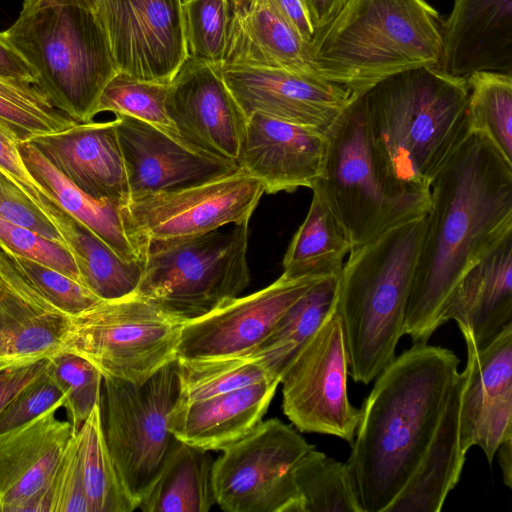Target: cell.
Wrapping results in <instances>:
<instances>
[{"label": "cell", "instance_id": "29", "mask_svg": "<svg viewBox=\"0 0 512 512\" xmlns=\"http://www.w3.org/2000/svg\"><path fill=\"white\" fill-rule=\"evenodd\" d=\"M22 161L36 183L125 260H145L146 242L134 229L122 204L96 199L70 182L29 142L17 143Z\"/></svg>", "mask_w": 512, "mask_h": 512}, {"label": "cell", "instance_id": "38", "mask_svg": "<svg viewBox=\"0 0 512 512\" xmlns=\"http://www.w3.org/2000/svg\"><path fill=\"white\" fill-rule=\"evenodd\" d=\"M0 123L18 141L65 130L76 121L57 109L34 84L0 78Z\"/></svg>", "mask_w": 512, "mask_h": 512}, {"label": "cell", "instance_id": "37", "mask_svg": "<svg viewBox=\"0 0 512 512\" xmlns=\"http://www.w3.org/2000/svg\"><path fill=\"white\" fill-rule=\"evenodd\" d=\"M176 362L179 380L177 401L205 399L259 382L274 380L265 367L250 355L176 359Z\"/></svg>", "mask_w": 512, "mask_h": 512}, {"label": "cell", "instance_id": "23", "mask_svg": "<svg viewBox=\"0 0 512 512\" xmlns=\"http://www.w3.org/2000/svg\"><path fill=\"white\" fill-rule=\"evenodd\" d=\"M27 141L86 194L122 205L128 202L129 188L115 119L77 123Z\"/></svg>", "mask_w": 512, "mask_h": 512}, {"label": "cell", "instance_id": "10", "mask_svg": "<svg viewBox=\"0 0 512 512\" xmlns=\"http://www.w3.org/2000/svg\"><path fill=\"white\" fill-rule=\"evenodd\" d=\"M178 394L176 360L142 383L103 377L101 413L105 440L137 508L178 442L169 430V416Z\"/></svg>", "mask_w": 512, "mask_h": 512}, {"label": "cell", "instance_id": "28", "mask_svg": "<svg viewBox=\"0 0 512 512\" xmlns=\"http://www.w3.org/2000/svg\"><path fill=\"white\" fill-rule=\"evenodd\" d=\"M309 48L269 0H235L221 67L250 66L316 73L310 63Z\"/></svg>", "mask_w": 512, "mask_h": 512}, {"label": "cell", "instance_id": "21", "mask_svg": "<svg viewBox=\"0 0 512 512\" xmlns=\"http://www.w3.org/2000/svg\"><path fill=\"white\" fill-rule=\"evenodd\" d=\"M326 143V134L319 130L253 113L247 118L236 163L263 185L265 193H290L314 184Z\"/></svg>", "mask_w": 512, "mask_h": 512}, {"label": "cell", "instance_id": "15", "mask_svg": "<svg viewBox=\"0 0 512 512\" xmlns=\"http://www.w3.org/2000/svg\"><path fill=\"white\" fill-rule=\"evenodd\" d=\"M323 278H290L282 274L257 292L238 296L201 317L184 322L177 359L250 355L269 337L284 313Z\"/></svg>", "mask_w": 512, "mask_h": 512}, {"label": "cell", "instance_id": "33", "mask_svg": "<svg viewBox=\"0 0 512 512\" xmlns=\"http://www.w3.org/2000/svg\"><path fill=\"white\" fill-rule=\"evenodd\" d=\"M313 196L307 215L283 258V273L290 278L336 276L352 245L349 236L323 198Z\"/></svg>", "mask_w": 512, "mask_h": 512}, {"label": "cell", "instance_id": "3", "mask_svg": "<svg viewBox=\"0 0 512 512\" xmlns=\"http://www.w3.org/2000/svg\"><path fill=\"white\" fill-rule=\"evenodd\" d=\"M356 95L387 185L397 194L430 200L434 178L469 133L466 78L424 66Z\"/></svg>", "mask_w": 512, "mask_h": 512}, {"label": "cell", "instance_id": "24", "mask_svg": "<svg viewBox=\"0 0 512 512\" xmlns=\"http://www.w3.org/2000/svg\"><path fill=\"white\" fill-rule=\"evenodd\" d=\"M441 39L440 71L462 78L482 71L512 75V0H454Z\"/></svg>", "mask_w": 512, "mask_h": 512}, {"label": "cell", "instance_id": "47", "mask_svg": "<svg viewBox=\"0 0 512 512\" xmlns=\"http://www.w3.org/2000/svg\"><path fill=\"white\" fill-rule=\"evenodd\" d=\"M49 358L0 371V412L23 388L39 378L47 369Z\"/></svg>", "mask_w": 512, "mask_h": 512}, {"label": "cell", "instance_id": "1", "mask_svg": "<svg viewBox=\"0 0 512 512\" xmlns=\"http://www.w3.org/2000/svg\"><path fill=\"white\" fill-rule=\"evenodd\" d=\"M510 234L512 164L487 136L469 131L430 187L403 335L427 343L461 277Z\"/></svg>", "mask_w": 512, "mask_h": 512}, {"label": "cell", "instance_id": "52", "mask_svg": "<svg viewBox=\"0 0 512 512\" xmlns=\"http://www.w3.org/2000/svg\"><path fill=\"white\" fill-rule=\"evenodd\" d=\"M498 462L503 475V482L512 487V438L506 439L497 449Z\"/></svg>", "mask_w": 512, "mask_h": 512}, {"label": "cell", "instance_id": "32", "mask_svg": "<svg viewBox=\"0 0 512 512\" xmlns=\"http://www.w3.org/2000/svg\"><path fill=\"white\" fill-rule=\"evenodd\" d=\"M338 275L313 285L280 318L269 337L250 354L280 383L289 365L336 306Z\"/></svg>", "mask_w": 512, "mask_h": 512}, {"label": "cell", "instance_id": "18", "mask_svg": "<svg viewBox=\"0 0 512 512\" xmlns=\"http://www.w3.org/2000/svg\"><path fill=\"white\" fill-rule=\"evenodd\" d=\"M129 199L204 182L238 168L149 123L116 115ZM129 201V200H128Z\"/></svg>", "mask_w": 512, "mask_h": 512}, {"label": "cell", "instance_id": "7", "mask_svg": "<svg viewBox=\"0 0 512 512\" xmlns=\"http://www.w3.org/2000/svg\"><path fill=\"white\" fill-rule=\"evenodd\" d=\"M248 223L226 231L148 239L135 293L183 322L238 297L250 282Z\"/></svg>", "mask_w": 512, "mask_h": 512}, {"label": "cell", "instance_id": "8", "mask_svg": "<svg viewBox=\"0 0 512 512\" xmlns=\"http://www.w3.org/2000/svg\"><path fill=\"white\" fill-rule=\"evenodd\" d=\"M326 137L321 172L310 189L323 198L346 230L351 251L427 213L430 200L397 194L382 177L356 94Z\"/></svg>", "mask_w": 512, "mask_h": 512}, {"label": "cell", "instance_id": "51", "mask_svg": "<svg viewBox=\"0 0 512 512\" xmlns=\"http://www.w3.org/2000/svg\"><path fill=\"white\" fill-rule=\"evenodd\" d=\"M97 0H25L21 13H29L46 6H79L95 10Z\"/></svg>", "mask_w": 512, "mask_h": 512}, {"label": "cell", "instance_id": "49", "mask_svg": "<svg viewBox=\"0 0 512 512\" xmlns=\"http://www.w3.org/2000/svg\"><path fill=\"white\" fill-rule=\"evenodd\" d=\"M0 78L34 85L37 80L34 69L8 42L4 32L0 33Z\"/></svg>", "mask_w": 512, "mask_h": 512}, {"label": "cell", "instance_id": "4", "mask_svg": "<svg viewBox=\"0 0 512 512\" xmlns=\"http://www.w3.org/2000/svg\"><path fill=\"white\" fill-rule=\"evenodd\" d=\"M437 11L425 0H345L316 32L310 63L319 76L360 93L394 74L436 66Z\"/></svg>", "mask_w": 512, "mask_h": 512}, {"label": "cell", "instance_id": "31", "mask_svg": "<svg viewBox=\"0 0 512 512\" xmlns=\"http://www.w3.org/2000/svg\"><path fill=\"white\" fill-rule=\"evenodd\" d=\"M213 463L209 451L178 440L138 509L144 512H208L216 504Z\"/></svg>", "mask_w": 512, "mask_h": 512}, {"label": "cell", "instance_id": "48", "mask_svg": "<svg viewBox=\"0 0 512 512\" xmlns=\"http://www.w3.org/2000/svg\"><path fill=\"white\" fill-rule=\"evenodd\" d=\"M278 13L297 32L301 39L310 46L316 28L305 0H269Z\"/></svg>", "mask_w": 512, "mask_h": 512}, {"label": "cell", "instance_id": "11", "mask_svg": "<svg viewBox=\"0 0 512 512\" xmlns=\"http://www.w3.org/2000/svg\"><path fill=\"white\" fill-rule=\"evenodd\" d=\"M314 447L278 418L261 421L214 460L216 504L229 512H299L293 469Z\"/></svg>", "mask_w": 512, "mask_h": 512}, {"label": "cell", "instance_id": "25", "mask_svg": "<svg viewBox=\"0 0 512 512\" xmlns=\"http://www.w3.org/2000/svg\"><path fill=\"white\" fill-rule=\"evenodd\" d=\"M457 323L465 343L480 349L512 322V234L477 261L451 291L442 323Z\"/></svg>", "mask_w": 512, "mask_h": 512}, {"label": "cell", "instance_id": "14", "mask_svg": "<svg viewBox=\"0 0 512 512\" xmlns=\"http://www.w3.org/2000/svg\"><path fill=\"white\" fill-rule=\"evenodd\" d=\"M118 72L170 84L188 58L182 0H97Z\"/></svg>", "mask_w": 512, "mask_h": 512}, {"label": "cell", "instance_id": "22", "mask_svg": "<svg viewBox=\"0 0 512 512\" xmlns=\"http://www.w3.org/2000/svg\"><path fill=\"white\" fill-rule=\"evenodd\" d=\"M71 316L40 294L0 246V371L61 352Z\"/></svg>", "mask_w": 512, "mask_h": 512}, {"label": "cell", "instance_id": "41", "mask_svg": "<svg viewBox=\"0 0 512 512\" xmlns=\"http://www.w3.org/2000/svg\"><path fill=\"white\" fill-rule=\"evenodd\" d=\"M47 372L60 388L68 421L77 431L101 403L103 375L84 358L63 351L49 357Z\"/></svg>", "mask_w": 512, "mask_h": 512}, {"label": "cell", "instance_id": "30", "mask_svg": "<svg viewBox=\"0 0 512 512\" xmlns=\"http://www.w3.org/2000/svg\"><path fill=\"white\" fill-rule=\"evenodd\" d=\"M43 212L56 227L77 266L81 283L101 300L136 292L145 260H125L86 226L43 197Z\"/></svg>", "mask_w": 512, "mask_h": 512}, {"label": "cell", "instance_id": "9", "mask_svg": "<svg viewBox=\"0 0 512 512\" xmlns=\"http://www.w3.org/2000/svg\"><path fill=\"white\" fill-rule=\"evenodd\" d=\"M183 324L133 293L71 316L61 351L84 358L103 377L142 383L177 359Z\"/></svg>", "mask_w": 512, "mask_h": 512}, {"label": "cell", "instance_id": "12", "mask_svg": "<svg viewBox=\"0 0 512 512\" xmlns=\"http://www.w3.org/2000/svg\"><path fill=\"white\" fill-rule=\"evenodd\" d=\"M348 355L335 306L282 376V409L300 432L353 442L361 408L347 391Z\"/></svg>", "mask_w": 512, "mask_h": 512}, {"label": "cell", "instance_id": "27", "mask_svg": "<svg viewBox=\"0 0 512 512\" xmlns=\"http://www.w3.org/2000/svg\"><path fill=\"white\" fill-rule=\"evenodd\" d=\"M468 369L458 373L445 409L418 465L387 512H439L465 463L460 416Z\"/></svg>", "mask_w": 512, "mask_h": 512}, {"label": "cell", "instance_id": "17", "mask_svg": "<svg viewBox=\"0 0 512 512\" xmlns=\"http://www.w3.org/2000/svg\"><path fill=\"white\" fill-rule=\"evenodd\" d=\"M165 108L184 141L237 161L247 117L225 84L220 67L188 57L169 84Z\"/></svg>", "mask_w": 512, "mask_h": 512}, {"label": "cell", "instance_id": "35", "mask_svg": "<svg viewBox=\"0 0 512 512\" xmlns=\"http://www.w3.org/2000/svg\"><path fill=\"white\" fill-rule=\"evenodd\" d=\"M299 512H362L346 463L315 447L294 466Z\"/></svg>", "mask_w": 512, "mask_h": 512}, {"label": "cell", "instance_id": "46", "mask_svg": "<svg viewBox=\"0 0 512 512\" xmlns=\"http://www.w3.org/2000/svg\"><path fill=\"white\" fill-rule=\"evenodd\" d=\"M17 143L15 135L0 123V170L42 210L43 197L50 196L27 171Z\"/></svg>", "mask_w": 512, "mask_h": 512}, {"label": "cell", "instance_id": "13", "mask_svg": "<svg viewBox=\"0 0 512 512\" xmlns=\"http://www.w3.org/2000/svg\"><path fill=\"white\" fill-rule=\"evenodd\" d=\"M263 185L241 168L194 185L144 194L123 205L145 240L192 236L249 222Z\"/></svg>", "mask_w": 512, "mask_h": 512}, {"label": "cell", "instance_id": "2", "mask_svg": "<svg viewBox=\"0 0 512 512\" xmlns=\"http://www.w3.org/2000/svg\"><path fill=\"white\" fill-rule=\"evenodd\" d=\"M458 367L453 351L414 343L376 376L345 462L362 512H387L414 472Z\"/></svg>", "mask_w": 512, "mask_h": 512}, {"label": "cell", "instance_id": "42", "mask_svg": "<svg viewBox=\"0 0 512 512\" xmlns=\"http://www.w3.org/2000/svg\"><path fill=\"white\" fill-rule=\"evenodd\" d=\"M5 251L28 282L48 301L69 316L76 315L102 301L84 285L65 274L31 259Z\"/></svg>", "mask_w": 512, "mask_h": 512}, {"label": "cell", "instance_id": "36", "mask_svg": "<svg viewBox=\"0 0 512 512\" xmlns=\"http://www.w3.org/2000/svg\"><path fill=\"white\" fill-rule=\"evenodd\" d=\"M466 82L469 131L487 136L512 164V75L475 72L466 77Z\"/></svg>", "mask_w": 512, "mask_h": 512}, {"label": "cell", "instance_id": "34", "mask_svg": "<svg viewBox=\"0 0 512 512\" xmlns=\"http://www.w3.org/2000/svg\"><path fill=\"white\" fill-rule=\"evenodd\" d=\"M85 493L91 512H131L137 504L124 487L109 452L101 403L76 431Z\"/></svg>", "mask_w": 512, "mask_h": 512}, {"label": "cell", "instance_id": "19", "mask_svg": "<svg viewBox=\"0 0 512 512\" xmlns=\"http://www.w3.org/2000/svg\"><path fill=\"white\" fill-rule=\"evenodd\" d=\"M61 407L0 433V512H48L47 490L75 431L57 417Z\"/></svg>", "mask_w": 512, "mask_h": 512}, {"label": "cell", "instance_id": "50", "mask_svg": "<svg viewBox=\"0 0 512 512\" xmlns=\"http://www.w3.org/2000/svg\"><path fill=\"white\" fill-rule=\"evenodd\" d=\"M345 0H305L313 24L318 30L339 10Z\"/></svg>", "mask_w": 512, "mask_h": 512}, {"label": "cell", "instance_id": "40", "mask_svg": "<svg viewBox=\"0 0 512 512\" xmlns=\"http://www.w3.org/2000/svg\"><path fill=\"white\" fill-rule=\"evenodd\" d=\"M168 89L169 84L143 81L117 72L104 87L95 113L128 115L179 136L165 108Z\"/></svg>", "mask_w": 512, "mask_h": 512}, {"label": "cell", "instance_id": "44", "mask_svg": "<svg viewBox=\"0 0 512 512\" xmlns=\"http://www.w3.org/2000/svg\"><path fill=\"white\" fill-rule=\"evenodd\" d=\"M47 499L48 512H91L84 488L76 431L56 466Z\"/></svg>", "mask_w": 512, "mask_h": 512}, {"label": "cell", "instance_id": "16", "mask_svg": "<svg viewBox=\"0 0 512 512\" xmlns=\"http://www.w3.org/2000/svg\"><path fill=\"white\" fill-rule=\"evenodd\" d=\"M220 71L247 118L260 113L325 134L352 95L316 73L250 66H225Z\"/></svg>", "mask_w": 512, "mask_h": 512}, {"label": "cell", "instance_id": "20", "mask_svg": "<svg viewBox=\"0 0 512 512\" xmlns=\"http://www.w3.org/2000/svg\"><path fill=\"white\" fill-rule=\"evenodd\" d=\"M468 379L463 392V450L480 447L492 464L498 447L512 438V322L483 348L466 343Z\"/></svg>", "mask_w": 512, "mask_h": 512}, {"label": "cell", "instance_id": "43", "mask_svg": "<svg viewBox=\"0 0 512 512\" xmlns=\"http://www.w3.org/2000/svg\"><path fill=\"white\" fill-rule=\"evenodd\" d=\"M0 246L5 250L57 270L81 283L67 247L41 234L0 218Z\"/></svg>", "mask_w": 512, "mask_h": 512}, {"label": "cell", "instance_id": "45", "mask_svg": "<svg viewBox=\"0 0 512 512\" xmlns=\"http://www.w3.org/2000/svg\"><path fill=\"white\" fill-rule=\"evenodd\" d=\"M59 402H64V396L46 369L39 378L19 391L2 409L0 433L34 419Z\"/></svg>", "mask_w": 512, "mask_h": 512}, {"label": "cell", "instance_id": "26", "mask_svg": "<svg viewBox=\"0 0 512 512\" xmlns=\"http://www.w3.org/2000/svg\"><path fill=\"white\" fill-rule=\"evenodd\" d=\"M279 384L267 380L205 399L176 401L169 430L191 446L222 451L262 421Z\"/></svg>", "mask_w": 512, "mask_h": 512}, {"label": "cell", "instance_id": "6", "mask_svg": "<svg viewBox=\"0 0 512 512\" xmlns=\"http://www.w3.org/2000/svg\"><path fill=\"white\" fill-rule=\"evenodd\" d=\"M4 35L57 109L77 123L93 120L104 87L118 72L94 10L53 5L20 13Z\"/></svg>", "mask_w": 512, "mask_h": 512}, {"label": "cell", "instance_id": "39", "mask_svg": "<svg viewBox=\"0 0 512 512\" xmlns=\"http://www.w3.org/2000/svg\"><path fill=\"white\" fill-rule=\"evenodd\" d=\"M235 11V0H182L188 57L221 67Z\"/></svg>", "mask_w": 512, "mask_h": 512}, {"label": "cell", "instance_id": "5", "mask_svg": "<svg viewBox=\"0 0 512 512\" xmlns=\"http://www.w3.org/2000/svg\"><path fill=\"white\" fill-rule=\"evenodd\" d=\"M425 216L400 223L350 251L338 275L336 308L348 374L355 382L370 383L396 356Z\"/></svg>", "mask_w": 512, "mask_h": 512}]
</instances>
